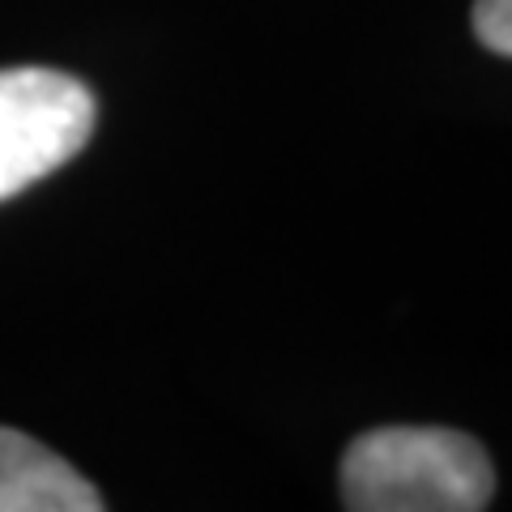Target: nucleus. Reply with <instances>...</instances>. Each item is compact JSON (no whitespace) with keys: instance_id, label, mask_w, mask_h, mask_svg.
Masks as SVG:
<instances>
[{"instance_id":"20e7f679","label":"nucleus","mask_w":512,"mask_h":512,"mask_svg":"<svg viewBox=\"0 0 512 512\" xmlns=\"http://www.w3.org/2000/svg\"><path fill=\"white\" fill-rule=\"evenodd\" d=\"M474 35L495 56H512V0H474Z\"/></svg>"},{"instance_id":"f03ea898","label":"nucleus","mask_w":512,"mask_h":512,"mask_svg":"<svg viewBox=\"0 0 512 512\" xmlns=\"http://www.w3.org/2000/svg\"><path fill=\"white\" fill-rule=\"evenodd\" d=\"M94 94L56 69H0V201L64 167L94 133Z\"/></svg>"},{"instance_id":"f257e3e1","label":"nucleus","mask_w":512,"mask_h":512,"mask_svg":"<svg viewBox=\"0 0 512 512\" xmlns=\"http://www.w3.org/2000/svg\"><path fill=\"white\" fill-rule=\"evenodd\" d=\"M491 495L483 444L448 427H376L342 457V504L355 512H478Z\"/></svg>"},{"instance_id":"7ed1b4c3","label":"nucleus","mask_w":512,"mask_h":512,"mask_svg":"<svg viewBox=\"0 0 512 512\" xmlns=\"http://www.w3.org/2000/svg\"><path fill=\"white\" fill-rule=\"evenodd\" d=\"M94 491L52 448L0 427V512H99Z\"/></svg>"}]
</instances>
